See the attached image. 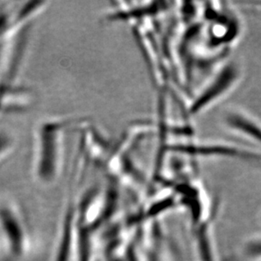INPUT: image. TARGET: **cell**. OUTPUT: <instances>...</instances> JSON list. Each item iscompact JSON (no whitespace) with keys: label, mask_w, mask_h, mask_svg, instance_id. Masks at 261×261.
Segmentation results:
<instances>
[{"label":"cell","mask_w":261,"mask_h":261,"mask_svg":"<svg viewBox=\"0 0 261 261\" xmlns=\"http://www.w3.org/2000/svg\"><path fill=\"white\" fill-rule=\"evenodd\" d=\"M75 122L74 118H47L35 128L33 166L42 181L51 182L57 177L64 159V135Z\"/></svg>","instance_id":"6da1fadb"},{"label":"cell","mask_w":261,"mask_h":261,"mask_svg":"<svg viewBox=\"0 0 261 261\" xmlns=\"http://www.w3.org/2000/svg\"><path fill=\"white\" fill-rule=\"evenodd\" d=\"M222 121L230 131L261 145V123L249 113L235 108L227 109Z\"/></svg>","instance_id":"3957f363"},{"label":"cell","mask_w":261,"mask_h":261,"mask_svg":"<svg viewBox=\"0 0 261 261\" xmlns=\"http://www.w3.org/2000/svg\"><path fill=\"white\" fill-rule=\"evenodd\" d=\"M239 76L240 72L236 64L231 63L223 67L194 101L190 107V113L199 114L218 102L236 86Z\"/></svg>","instance_id":"7a4b0ae2"},{"label":"cell","mask_w":261,"mask_h":261,"mask_svg":"<svg viewBox=\"0 0 261 261\" xmlns=\"http://www.w3.org/2000/svg\"><path fill=\"white\" fill-rule=\"evenodd\" d=\"M12 147V140L6 134L0 133V161L10 152Z\"/></svg>","instance_id":"5b68a950"},{"label":"cell","mask_w":261,"mask_h":261,"mask_svg":"<svg viewBox=\"0 0 261 261\" xmlns=\"http://www.w3.org/2000/svg\"><path fill=\"white\" fill-rule=\"evenodd\" d=\"M42 10H43V7L41 5L32 7L28 6L15 13L9 10L7 6H0V42L8 35L15 32V29H19L27 25L31 18Z\"/></svg>","instance_id":"277c9868"}]
</instances>
